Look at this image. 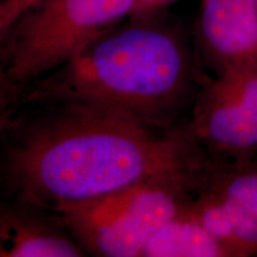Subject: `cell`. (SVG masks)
Wrapping results in <instances>:
<instances>
[{
	"mask_svg": "<svg viewBox=\"0 0 257 257\" xmlns=\"http://www.w3.org/2000/svg\"><path fill=\"white\" fill-rule=\"evenodd\" d=\"M67 101L14 128L0 169L15 199L56 212L184 168L201 152L188 124L159 134L107 106Z\"/></svg>",
	"mask_w": 257,
	"mask_h": 257,
	"instance_id": "obj_1",
	"label": "cell"
},
{
	"mask_svg": "<svg viewBox=\"0 0 257 257\" xmlns=\"http://www.w3.org/2000/svg\"><path fill=\"white\" fill-rule=\"evenodd\" d=\"M62 220L15 199L0 201V257H79L85 250Z\"/></svg>",
	"mask_w": 257,
	"mask_h": 257,
	"instance_id": "obj_8",
	"label": "cell"
},
{
	"mask_svg": "<svg viewBox=\"0 0 257 257\" xmlns=\"http://www.w3.org/2000/svg\"><path fill=\"white\" fill-rule=\"evenodd\" d=\"M141 257H237L186 208L148 240Z\"/></svg>",
	"mask_w": 257,
	"mask_h": 257,
	"instance_id": "obj_9",
	"label": "cell"
},
{
	"mask_svg": "<svg viewBox=\"0 0 257 257\" xmlns=\"http://www.w3.org/2000/svg\"><path fill=\"white\" fill-rule=\"evenodd\" d=\"M24 86L14 81L5 73V69L0 72V137L21 124L17 111Z\"/></svg>",
	"mask_w": 257,
	"mask_h": 257,
	"instance_id": "obj_10",
	"label": "cell"
},
{
	"mask_svg": "<svg viewBox=\"0 0 257 257\" xmlns=\"http://www.w3.org/2000/svg\"><path fill=\"white\" fill-rule=\"evenodd\" d=\"M178 0H136L133 17H148L154 16L160 10L167 8Z\"/></svg>",
	"mask_w": 257,
	"mask_h": 257,
	"instance_id": "obj_12",
	"label": "cell"
},
{
	"mask_svg": "<svg viewBox=\"0 0 257 257\" xmlns=\"http://www.w3.org/2000/svg\"><path fill=\"white\" fill-rule=\"evenodd\" d=\"M40 0H0V72L5 69L9 41L18 21Z\"/></svg>",
	"mask_w": 257,
	"mask_h": 257,
	"instance_id": "obj_11",
	"label": "cell"
},
{
	"mask_svg": "<svg viewBox=\"0 0 257 257\" xmlns=\"http://www.w3.org/2000/svg\"><path fill=\"white\" fill-rule=\"evenodd\" d=\"M194 49L213 75L257 66V0H200Z\"/></svg>",
	"mask_w": 257,
	"mask_h": 257,
	"instance_id": "obj_7",
	"label": "cell"
},
{
	"mask_svg": "<svg viewBox=\"0 0 257 257\" xmlns=\"http://www.w3.org/2000/svg\"><path fill=\"white\" fill-rule=\"evenodd\" d=\"M136 0H40L19 19L9 41L5 73L25 85L64 66L134 16Z\"/></svg>",
	"mask_w": 257,
	"mask_h": 257,
	"instance_id": "obj_4",
	"label": "cell"
},
{
	"mask_svg": "<svg viewBox=\"0 0 257 257\" xmlns=\"http://www.w3.org/2000/svg\"><path fill=\"white\" fill-rule=\"evenodd\" d=\"M178 29L131 17L63 66L49 93L124 112L156 128H172L206 74Z\"/></svg>",
	"mask_w": 257,
	"mask_h": 257,
	"instance_id": "obj_2",
	"label": "cell"
},
{
	"mask_svg": "<svg viewBox=\"0 0 257 257\" xmlns=\"http://www.w3.org/2000/svg\"><path fill=\"white\" fill-rule=\"evenodd\" d=\"M189 130L205 152L219 157L257 154V66L206 75L192 106Z\"/></svg>",
	"mask_w": 257,
	"mask_h": 257,
	"instance_id": "obj_6",
	"label": "cell"
},
{
	"mask_svg": "<svg viewBox=\"0 0 257 257\" xmlns=\"http://www.w3.org/2000/svg\"><path fill=\"white\" fill-rule=\"evenodd\" d=\"M202 154L187 167L168 170L130 187L57 210L85 252L138 257L148 240L188 207Z\"/></svg>",
	"mask_w": 257,
	"mask_h": 257,
	"instance_id": "obj_3",
	"label": "cell"
},
{
	"mask_svg": "<svg viewBox=\"0 0 257 257\" xmlns=\"http://www.w3.org/2000/svg\"><path fill=\"white\" fill-rule=\"evenodd\" d=\"M187 210L237 257L257 256V154L229 159L204 150Z\"/></svg>",
	"mask_w": 257,
	"mask_h": 257,
	"instance_id": "obj_5",
	"label": "cell"
}]
</instances>
